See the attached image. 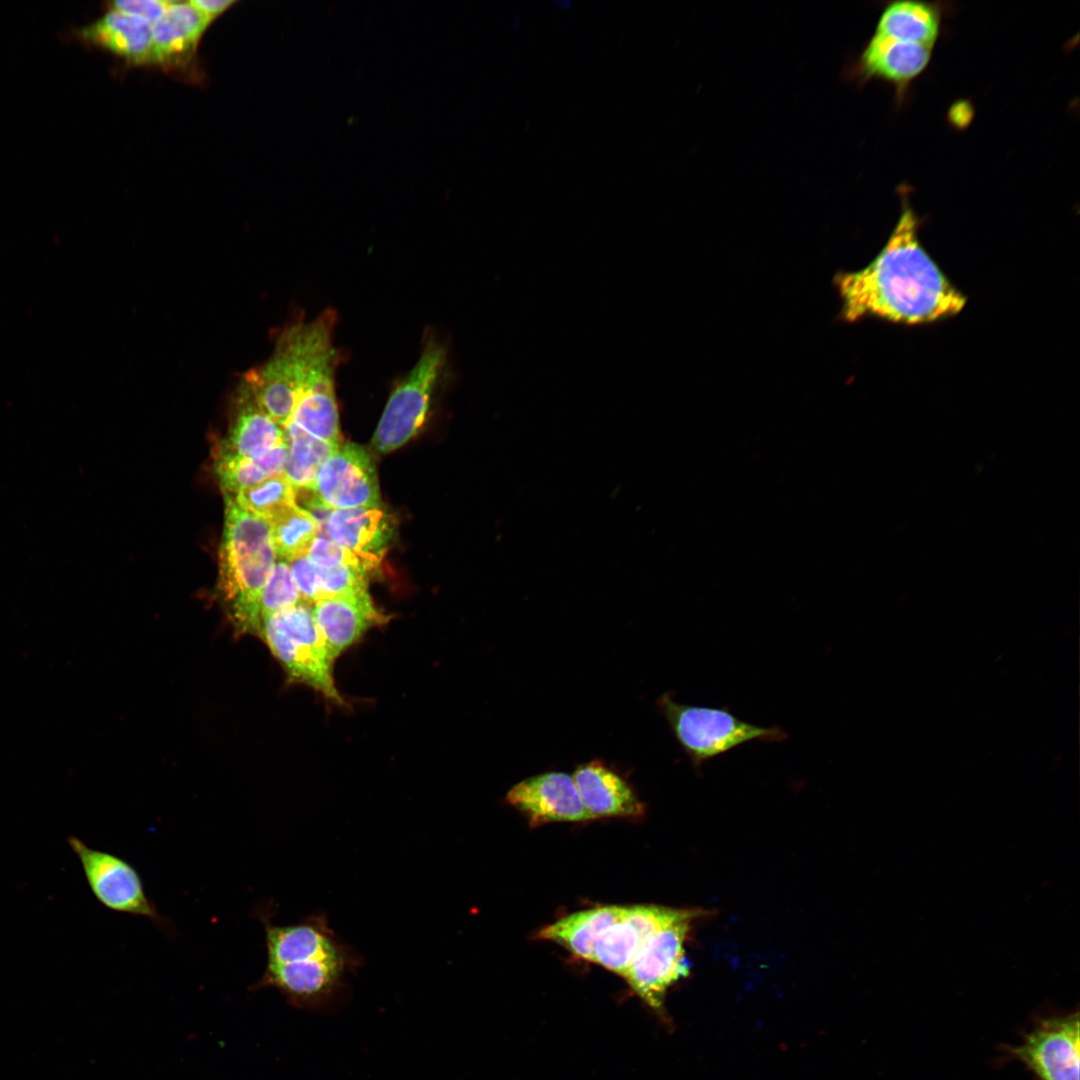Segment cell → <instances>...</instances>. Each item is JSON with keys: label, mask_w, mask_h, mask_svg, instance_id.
Wrapping results in <instances>:
<instances>
[{"label": "cell", "mask_w": 1080, "mask_h": 1080, "mask_svg": "<svg viewBox=\"0 0 1080 1080\" xmlns=\"http://www.w3.org/2000/svg\"><path fill=\"white\" fill-rule=\"evenodd\" d=\"M917 230L916 215L905 207L877 257L865 268L835 278L846 321L873 316L926 324L952 317L965 307L966 297L922 247Z\"/></svg>", "instance_id": "1"}, {"label": "cell", "mask_w": 1080, "mask_h": 1080, "mask_svg": "<svg viewBox=\"0 0 1080 1080\" xmlns=\"http://www.w3.org/2000/svg\"><path fill=\"white\" fill-rule=\"evenodd\" d=\"M262 920L267 963L255 989L274 988L292 1005L314 1008L330 1000L360 965V956L335 934L325 913L288 925Z\"/></svg>", "instance_id": "2"}, {"label": "cell", "mask_w": 1080, "mask_h": 1080, "mask_svg": "<svg viewBox=\"0 0 1080 1080\" xmlns=\"http://www.w3.org/2000/svg\"><path fill=\"white\" fill-rule=\"evenodd\" d=\"M218 589L239 633L260 634V600L276 562L270 524L225 497Z\"/></svg>", "instance_id": "3"}, {"label": "cell", "mask_w": 1080, "mask_h": 1080, "mask_svg": "<svg viewBox=\"0 0 1080 1080\" xmlns=\"http://www.w3.org/2000/svg\"><path fill=\"white\" fill-rule=\"evenodd\" d=\"M259 635L290 680L311 687L336 705H345L333 676L335 660L315 623L311 604L301 601L265 617Z\"/></svg>", "instance_id": "4"}, {"label": "cell", "mask_w": 1080, "mask_h": 1080, "mask_svg": "<svg viewBox=\"0 0 1080 1080\" xmlns=\"http://www.w3.org/2000/svg\"><path fill=\"white\" fill-rule=\"evenodd\" d=\"M660 712L695 769L750 741L781 742L788 735L779 726L763 727L735 716L728 708L693 706L674 700L671 692L657 701Z\"/></svg>", "instance_id": "5"}, {"label": "cell", "mask_w": 1080, "mask_h": 1080, "mask_svg": "<svg viewBox=\"0 0 1080 1080\" xmlns=\"http://www.w3.org/2000/svg\"><path fill=\"white\" fill-rule=\"evenodd\" d=\"M329 317V312L324 311L309 322L286 328L271 357L244 377L260 408L282 427L291 420L305 373Z\"/></svg>", "instance_id": "6"}, {"label": "cell", "mask_w": 1080, "mask_h": 1080, "mask_svg": "<svg viewBox=\"0 0 1080 1080\" xmlns=\"http://www.w3.org/2000/svg\"><path fill=\"white\" fill-rule=\"evenodd\" d=\"M446 363V346L435 336H429L416 364L388 399L371 441L375 452L394 451L417 434L426 420Z\"/></svg>", "instance_id": "7"}, {"label": "cell", "mask_w": 1080, "mask_h": 1080, "mask_svg": "<svg viewBox=\"0 0 1080 1080\" xmlns=\"http://www.w3.org/2000/svg\"><path fill=\"white\" fill-rule=\"evenodd\" d=\"M67 842L80 862L85 880L97 901L107 909L145 917L168 931L169 922L157 910L145 892L137 869L124 858L88 846L76 836Z\"/></svg>", "instance_id": "8"}, {"label": "cell", "mask_w": 1080, "mask_h": 1080, "mask_svg": "<svg viewBox=\"0 0 1080 1080\" xmlns=\"http://www.w3.org/2000/svg\"><path fill=\"white\" fill-rule=\"evenodd\" d=\"M1079 1011L1038 1018L1017 1045L1002 1051L1021 1062L1034 1080H1079Z\"/></svg>", "instance_id": "9"}, {"label": "cell", "mask_w": 1080, "mask_h": 1080, "mask_svg": "<svg viewBox=\"0 0 1080 1080\" xmlns=\"http://www.w3.org/2000/svg\"><path fill=\"white\" fill-rule=\"evenodd\" d=\"M697 919L677 921L653 934L628 968L624 978L651 1008L662 1009L667 989L688 974L684 943L691 924Z\"/></svg>", "instance_id": "10"}, {"label": "cell", "mask_w": 1080, "mask_h": 1080, "mask_svg": "<svg viewBox=\"0 0 1080 1080\" xmlns=\"http://www.w3.org/2000/svg\"><path fill=\"white\" fill-rule=\"evenodd\" d=\"M708 914L709 911L700 908L624 906L620 917L598 939L592 962L624 977L638 951L653 934L677 921L700 919Z\"/></svg>", "instance_id": "11"}, {"label": "cell", "mask_w": 1080, "mask_h": 1080, "mask_svg": "<svg viewBox=\"0 0 1080 1080\" xmlns=\"http://www.w3.org/2000/svg\"><path fill=\"white\" fill-rule=\"evenodd\" d=\"M327 509L380 508L373 460L355 443L339 446L320 467L312 487Z\"/></svg>", "instance_id": "12"}, {"label": "cell", "mask_w": 1080, "mask_h": 1080, "mask_svg": "<svg viewBox=\"0 0 1080 1080\" xmlns=\"http://www.w3.org/2000/svg\"><path fill=\"white\" fill-rule=\"evenodd\" d=\"M337 351L332 336L318 345L306 371L290 422L335 448L342 445L334 377Z\"/></svg>", "instance_id": "13"}, {"label": "cell", "mask_w": 1080, "mask_h": 1080, "mask_svg": "<svg viewBox=\"0 0 1080 1080\" xmlns=\"http://www.w3.org/2000/svg\"><path fill=\"white\" fill-rule=\"evenodd\" d=\"M506 802L534 827L551 822L594 820L583 804L572 776L563 772H546L525 778L508 791Z\"/></svg>", "instance_id": "14"}, {"label": "cell", "mask_w": 1080, "mask_h": 1080, "mask_svg": "<svg viewBox=\"0 0 1080 1080\" xmlns=\"http://www.w3.org/2000/svg\"><path fill=\"white\" fill-rule=\"evenodd\" d=\"M312 613L334 660L370 629L390 619L375 606L368 589L320 599L312 604Z\"/></svg>", "instance_id": "15"}, {"label": "cell", "mask_w": 1080, "mask_h": 1080, "mask_svg": "<svg viewBox=\"0 0 1080 1080\" xmlns=\"http://www.w3.org/2000/svg\"><path fill=\"white\" fill-rule=\"evenodd\" d=\"M571 776L583 804L594 819H639L644 816L645 804L631 784L601 759L577 766Z\"/></svg>", "instance_id": "16"}, {"label": "cell", "mask_w": 1080, "mask_h": 1080, "mask_svg": "<svg viewBox=\"0 0 1080 1080\" xmlns=\"http://www.w3.org/2000/svg\"><path fill=\"white\" fill-rule=\"evenodd\" d=\"M354 554L369 571L381 562L392 536L391 520L380 508L331 510L323 534Z\"/></svg>", "instance_id": "17"}, {"label": "cell", "mask_w": 1080, "mask_h": 1080, "mask_svg": "<svg viewBox=\"0 0 1080 1080\" xmlns=\"http://www.w3.org/2000/svg\"><path fill=\"white\" fill-rule=\"evenodd\" d=\"M285 442L283 427L260 408L249 383L243 378L237 393L235 417L218 449L216 461L254 459Z\"/></svg>", "instance_id": "18"}, {"label": "cell", "mask_w": 1080, "mask_h": 1080, "mask_svg": "<svg viewBox=\"0 0 1080 1080\" xmlns=\"http://www.w3.org/2000/svg\"><path fill=\"white\" fill-rule=\"evenodd\" d=\"M212 21L189 2H176L152 24L155 64L179 66L190 62Z\"/></svg>", "instance_id": "19"}, {"label": "cell", "mask_w": 1080, "mask_h": 1080, "mask_svg": "<svg viewBox=\"0 0 1080 1080\" xmlns=\"http://www.w3.org/2000/svg\"><path fill=\"white\" fill-rule=\"evenodd\" d=\"M82 37L124 58L133 65H153L152 24L148 21L110 10L86 26Z\"/></svg>", "instance_id": "20"}, {"label": "cell", "mask_w": 1080, "mask_h": 1080, "mask_svg": "<svg viewBox=\"0 0 1080 1080\" xmlns=\"http://www.w3.org/2000/svg\"><path fill=\"white\" fill-rule=\"evenodd\" d=\"M933 46L874 34L860 57L862 74L904 86L927 67Z\"/></svg>", "instance_id": "21"}, {"label": "cell", "mask_w": 1080, "mask_h": 1080, "mask_svg": "<svg viewBox=\"0 0 1080 1080\" xmlns=\"http://www.w3.org/2000/svg\"><path fill=\"white\" fill-rule=\"evenodd\" d=\"M623 910L624 906L611 905L575 912L543 927L535 938L552 941L573 955L592 962L598 939Z\"/></svg>", "instance_id": "22"}, {"label": "cell", "mask_w": 1080, "mask_h": 1080, "mask_svg": "<svg viewBox=\"0 0 1080 1080\" xmlns=\"http://www.w3.org/2000/svg\"><path fill=\"white\" fill-rule=\"evenodd\" d=\"M939 28L940 13L936 6L921 1H896L882 12L875 33L934 46Z\"/></svg>", "instance_id": "23"}, {"label": "cell", "mask_w": 1080, "mask_h": 1080, "mask_svg": "<svg viewBox=\"0 0 1080 1080\" xmlns=\"http://www.w3.org/2000/svg\"><path fill=\"white\" fill-rule=\"evenodd\" d=\"M283 429L288 446L284 474L295 490L312 488L320 467L337 448L309 435L292 422Z\"/></svg>", "instance_id": "24"}, {"label": "cell", "mask_w": 1080, "mask_h": 1080, "mask_svg": "<svg viewBox=\"0 0 1080 1080\" xmlns=\"http://www.w3.org/2000/svg\"><path fill=\"white\" fill-rule=\"evenodd\" d=\"M288 457L287 442L275 446L254 459L216 461V471L225 497L263 480L284 473Z\"/></svg>", "instance_id": "25"}, {"label": "cell", "mask_w": 1080, "mask_h": 1080, "mask_svg": "<svg viewBox=\"0 0 1080 1080\" xmlns=\"http://www.w3.org/2000/svg\"><path fill=\"white\" fill-rule=\"evenodd\" d=\"M268 521L276 557L286 562L307 555L320 533L314 516L297 504L282 510Z\"/></svg>", "instance_id": "26"}, {"label": "cell", "mask_w": 1080, "mask_h": 1080, "mask_svg": "<svg viewBox=\"0 0 1080 1080\" xmlns=\"http://www.w3.org/2000/svg\"><path fill=\"white\" fill-rule=\"evenodd\" d=\"M232 498L243 509L270 520L296 503V491L284 473L239 491Z\"/></svg>", "instance_id": "27"}, {"label": "cell", "mask_w": 1080, "mask_h": 1080, "mask_svg": "<svg viewBox=\"0 0 1080 1080\" xmlns=\"http://www.w3.org/2000/svg\"><path fill=\"white\" fill-rule=\"evenodd\" d=\"M301 597L293 580L290 565L276 561L272 572L263 588L260 600L261 621L274 613L292 607L301 602Z\"/></svg>", "instance_id": "28"}, {"label": "cell", "mask_w": 1080, "mask_h": 1080, "mask_svg": "<svg viewBox=\"0 0 1080 1080\" xmlns=\"http://www.w3.org/2000/svg\"><path fill=\"white\" fill-rule=\"evenodd\" d=\"M318 582V600L368 589L367 572L360 566L338 565L320 568Z\"/></svg>", "instance_id": "29"}, {"label": "cell", "mask_w": 1080, "mask_h": 1080, "mask_svg": "<svg viewBox=\"0 0 1080 1080\" xmlns=\"http://www.w3.org/2000/svg\"><path fill=\"white\" fill-rule=\"evenodd\" d=\"M307 555L310 560L320 568H330L338 565H354L365 569L354 554L322 534H318L315 538Z\"/></svg>", "instance_id": "30"}, {"label": "cell", "mask_w": 1080, "mask_h": 1080, "mask_svg": "<svg viewBox=\"0 0 1080 1080\" xmlns=\"http://www.w3.org/2000/svg\"><path fill=\"white\" fill-rule=\"evenodd\" d=\"M290 570L301 600L312 605L318 599V567L304 555L290 562Z\"/></svg>", "instance_id": "31"}, {"label": "cell", "mask_w": 1080, "mask_h": 1080, "mask_svg": "<svg viewBox=\"0 0 1080 1080\" xmlns=\"http://www.w3.org/2000/svg\"><path fill=\"white\" fill-rule=\"evenodd\" d=\"M174 1L166 0H117L111 10L138 17L154 24Z\"/></svg>", "instance_id": "32"}, {"label": "cell", "mask_w": 1080, "mask_h": 1080, "mask_svg": "<svg viewBox=\"0 0 1080 1080\" xmlns=\"http://www.w3.org/2000/svg\"><path fill=\"white\" fill-rule=\"evenodd\" d=\"M197 11L213 21L216 17L230 8L234 0H191L188 1Z\"/></svg>", "instance_id": "33"}, {"label": "cell", "mask_w": 1080, "mask_h": 1080, "mask_svg": "<svg viewBox=\"0 0 1080 1080\" xmlns=\"http://www.w3.org/2000/svg\"><path fill=\"white\" fill-rule=\"evenodd\" d=\"M972 115V110L967 103H959L952 106L951 119L957 126H963L968 123Z\"/></svg>", "instance_id": "34"}]
</instances>
